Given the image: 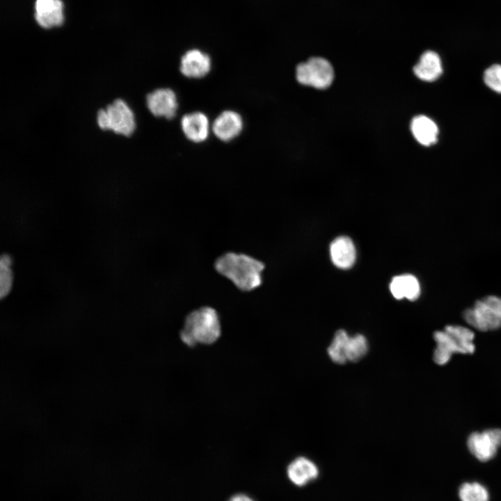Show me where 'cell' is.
I'll list each match as a JSON object with an SVG mask.
<instances>
[{
  "instance_id": "e0dca14e",
  "label": "cell",
  "mask_w": 501,
  "mask_h": 501,
  "mask_svg": "<svg viewBox=\"0 0 501 501\" xmlns=\"http://www.w3.org/2000/svg\"><path fill=\"white\" fill-rule=\"evenodd\" d=\"M390 289L397 299L406 298L410 301H415L420 294L419 282L416 277L411 274L395 276L390 283Z\"/></svg>"
},
{
  "instance_id": "30bf717a",
  "label": "cell",
  "mask_w": 501,
  "mask_h": 501,
  "mask_svg": "<svg viewBox=\"0 0 501 501\" xmlns=\"http://www.w3.org/2000/svg\"><path fill=\"white\" fill-rule=\"evenodd\" d=\"M243 128L241 116L233 111L222 112L214 121L212 130L215 136L223 141H229L237 137Z\"/></svg>"
},
{
  "instance_id": "277c9868",
  "label": "cell",
  "mask_w": 501,
  "mask_h": 501,
  "mask_svg": "<svg viewBox=\"0 0 501 501\" xmlns=\"http://www.w3.org/2000/svg\"><path fill=\"white\" fill-rule=\"evenodd\" d=\"M97 123L103 130L130 136L136 128L134 114L127 102L121 99L114 100L97 114Z\"/></svg>"
},
{
  "instance_id": "2e32d148",
  "label": "cell",
  "mask_w": 501,
  "mask_h": 501,
  "mask_svg": "<svg viewBox=\"0 0 501 501\" xmlns=\"http://www.w3.org/2000/svg\"><path fill=\"white\" fill-rule=\"evenodd\" d=\"M410 129L414 138L422 145L429 146L438 141V126L426 116L413 117L410 123Z\"/></svg>"
},
{
  "instance_id": "44dd1931",
  "label": "cell",
  "mask_w": 501,
  "mask_h": 501,
  "mask_svg": "<svg viewBox=\"0 0 501 501\" xmlns=\"http://www.w3.org/2000/svg\"><path fill=\"white\" fill-rule=\"evenodd\" d=\"M11 259L8 255H2L0 260V296H6L10 292L12 285V272L10 269Z\"/></svg>"
},
{
  "instance_id": "7402d4cb",
  "label": "cell",
  "mask_w": 501,
  "mask_h": 501,
  "mask_svg": "<svg viewBox=\"0 0 501 501\" xmlns=\"http://www.w3.org/2000/svg\"><path fill=\"white\" fill-rule=\"evenodd\" d=\"M484 81L490 89L501 93V65L494 64L488 67L484 71Z\"/></svg>"
},
{
  "instance_id": "ffe728a7",
  "label": "cell",
  "mask_w": 501,
  "mask_h": 501,
  "mask_svg": "<svg viewBox=\"0 0 501 501\" xmlns=\"http://www.w3.org/2000/svg\"><path fill=\"white\" fill-rule=\"evenodd\" d=\"M368 343L366 337L362 334L349 336L346 346V357L347 360L356 362L367 352Z\"/></svg>"
},
{
  "instance_id": "3957f363",
  "label": "cell",
  "mask_w": 501,
  "mask_h": 501,
  "mask_svg": "<svg viewBox=\"0 0 501 501\" xmlns=\"http://www.w3.org/2000/svg\"><path fill=\"white\" fill-rule=\"evenodd\" d=\"M474 337L471 330L461 326L448 325L444 331L435 332L434 362L442 365L447 363L454 353H472L475 351Z\"/></svg>"
},
{
  "instance_id": "8fae6325",
  "label": "cell",
  "mask_w": 501,
  "mask_h": 501,
  "mask_svg": "<svg viewBox=\"0 0 501 501\" xmlns=\"http://www.w3.org/2000/svg\"><path fill=\"white\" fill-rule=\"evenodd\" d=\"M35 19L44 28L59 26L63 22V3L61 0H37Z\"/></svg>"
},
{
  "instance_id": "4fadbf2b",
  "label": "cell",
  "mask_w": 501,
  "mask_h": 501,
  "mask_svg": "<svg viewBox=\"0 0 501 501\" xmlns=\"http://www.w3.org/2000/svg\"><path fill=\"white\" fill-rule=\"evenodd\" d=\"M414 74L419 79L426 82H433L443 73V66L439 55L431 50L424 51L419 61L413 66Z\"/></svg>"
},
{
  "instance_id": "ba28073f",
  "label": "cell",
  "mask_w": 501,
  "mask_h": 501,
  "mask_svg": "<svg viewBox=\"0 0 501 501\" xmlns=\"http://www.w3.org/2000/svg\"><path fill=\"white\" fill-rule=\"evenodd\" d=\"M146 104L153 116L168 119L175 116L178 107L176 95L170 88H159L148 94Z\"/></svg>"
},
{
  "instance_id": "7a4b0ae2",
  "label": "cell",
  "mask_w": 501,
  "mask_h": 501,
  "mask_svg": "<svg viewBox=\"0 0 501 501\" xmlns=\"http://www.w3.org/2000/svg\"><path fill=\"white\" fill-rule=\"evenodd\" d=\"M221 334V326L217 312L211 307L204 306L186 317L180 339L189 347L198 344H211Z\"/></svg>"
},
{
  "instance_id": "d6986e66",
  "label": "cell",
  "mask_w": 501,
  "mask_h": 501,
  "mask_svg": "<svg viewBox=\"0 0 501 501\" xmlns=\"http://www.w3.org/2000/svg\"><path fill=\"white\" fill-rule=\"evenodd\" d=\"M461 501H488L489 493L487 488L478 482H466L459 490Z\"/></svg>"
},
{
  "instance_id": "6da1fadb",
  "label": "cell",
  "mask_w": 501,
  "mask_h": 501,
  "mask_svg": "<svg viewBox=\"0 0 501 501\" xmlns=\"http://www.w3.org/2000/svg\"><path fill=\"white\" fill-rule=\"evenodd\" d=\"M214 267L218 273L231 280L241 291L255 289L262 284L264 264L249 255L225 253L217 258Z\"/></svg>"
},
{
  "instance_id": "8992f818",
  "label": "cell",
  "mask_w": 501,
  "mask_h": 501,
  "mask_svg": "<svg viewBox=\"0 0 501 501\" xmlns=\"http://www.w3.org/2000/svg\"><path fill=\"white\" fill-rule=\"evenodd\" d=\"M335 72L331 63L322 57H311L296 67V79L303 86L325 90L333 83Z\"/></svg>"
},
{
  "instance_id": "5b68a950",
  "label": "cell",
  "mask_w": 501,
  "mask_h": 501,
  "mask_svg": "<svg viewBox=\"0 0 501 501\" xmlns=\"http://www.w3.org/2000/svg\"><path fill=\"white\" fill-rule=\"evenodd\" d=\"M463 317L469 325L477 330H496L501 327V298L486 296L466 310Z\"/></svg>"
},
{
  "instance_id": "7c38bea8",
  "label": "cell",
  "mask_w": 501,
  "mask_h": 501,
  "mask_svg": "<svg viewBox=\"0 0 501 501\" xmlns=\"http://www.w3.org/2000/svg\"><path fill=\"white\" fill-rule=\"evenodd\" d=\"M181 127L186 137L195 143L205 141L209 135V120L201 112L184 115L181 120Z\"/></svg>"
},
{
  "instance_id": "5bb4252c",
  "label": "cell",
  "mask_w": 501,
  "mask_h": 501,
  "mask_svg": "<svg viewBox=\"0 0 501 501\" xmlns=\"http://www.w3.org/2000/svg\"><path fill=\"white\" fill-rule=\"evenodd\" d=\"M333 263L338 268H351L355 262L356 253L352 240L346 236L335 238L330 246Z\"/></svg>"
},
{
  "instance_id": "9a60e30c",
  "label": "cell",
  "mask_w": 501,
  "mask_h": 501,
  "mask_svg": "<svg viewBox=\"0 0 501 501\" xmlns=\"http://www.w3.org/2000/svg\"><path fill=\"white\" fill-rule=\"evenodd\" d=\"M287 474L294 484L302 486L316 479L319 475V470L311 460L304 456H299L289 463Z\"/></svg>"
},
{
  "instance_id": "9c48e42d",
  "label": "cell",
  "mask_w": 501,
  "mask_h": 501,
  "mask_svg": "<svg viewBox=\"0 0 501 501\" xmlns=\"http://www.w3.org/2000/svg\"><path fill=\"white\" fill-rule=\"evenodd\" d=\"M211 69V59L205 53L198 49L186 51L182 57L180 72L189 78L205 77Z\"/></svg>"
},
{
  "instance_id": "ac0fdd59",
  "label": "cell",
  "mask_w": 501,
  "mask_h": 501,
  "mask_svg": "<svg viewBox=\"0 0 501 501\" xmlns=\"http://www.w3.org/2000/svg\"><path fill=\"white\" fill-rule=\"evenodd\" d=\"M349 335L342 329L338 330L328 348V353L331 359L335 363L344 364L347 361L346 357V346Z\"/></svg>"
},
{
  "instance_id": "603a6c76",
  "label": "cell",
  "mask_w": 501,
  "mask_h": 501,
  "mask_svg": "<svg viewBox=\"0 0 501 501\" xmlns=\"http://www.w3.org/2000/svg\"><path fill=\"white\" fill-rule=\"evenodd\" d=\"M229 501H254L249 496L244 494H237L232 496Z\"/></svg>"
},
{
  "instance_id": "52a82bcc",
  "label": "cell",
  "mask_w": 501,
  "mask_h": 501,
  "mask_svg": "<svg viewBox=\"0 0 501 501\" xmlns=\"http://www.w3.org/2000/svg\"><path fill=\"white\" fill-rule=\"evenodd\" d=\"M468 447L472 454L481 461L493 459L501 447V429H491L474 432L468 438Z\"/></svg>"
}]
</instances>
